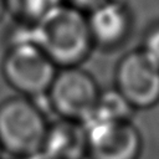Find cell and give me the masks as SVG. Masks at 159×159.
<instances>
[{"instance_id":"cell-1","label":"cell","mask_w":159,"mask_h":159,"mask_svg":"<svg viewBox=\"0 0 159 159\" xmlns=\"http://www.w3.org/2000/svg\"><path fill=\"white\" fill-rule=\"evenodd\" d=\"M32 41L56 66H78L89 53L93 39L83 11L61 4L41 20L31 24Z\"/></svg>"},{"instance_id":"cell-2","label":"cell","mask_w":159,"mask_h":159,"mask_svg":"<svg viewBox=\"0 0 159 159\" xmlns=\"http://www.w3.org/2000/svg\"><path fill=\"white\" fill-rule=\"evenodd\" d=\"M56 73V65L32 41L31 25L16 29L2 61V75L10 87L31 99L46 97Z\"/></svg>"},{"instance_id":"cell-3","label":"cell","mask_w":159,"mask_h":159,"mask_svg":"<svg viewBox=\"0 0 159 159\" xmlns=\"http://www.w3.org/2000/svg\"><path fill=\"white\" fill-rule=\"evenodd\" d=\"M48 123L34 99L20 96L0 103V145L2 152L24 158L42 149Z\"/></svg>"},{"instance_id":"cell-4","label":"cell","mask_w":159,"mask_h":159,"mask_svg":"<svg viewBox=\"0 0 159 159\" xmlns=\"http://www.w3.org/2000/svg\"><path fill=\"white\" fill-rule=\"evenodd\" d=\"M99 92L94 78L73 66L57 71L46 97L58 118L84 123L94 109Z\"/></svg>"},{"instance_id":"cell-5","label":"cell","mask_w":159,"mask_h":159,"mask_svg":"<svg viewBox=\"0 0 159 159\" xmlns=\"http://www.w3.org/2000/svg\"><path fill=\"white\" fill-rule=\"evenodd\" d=\"M87 130L88 159H138L143 140L130 120L83 123Z\"/></svg>"},{"instance_id":"cell-6","label":"cell","mask_w":159,"mask_h":159,"mask_svg":"<svg viewBox=\"0 0 159 159\" xmlns=\"http://www.w3.org/2000/svg\"><path fill=\"white\" fill-rule=\"evenodd\" d=\"M116 88L134 109H147L159 102V68L142 51L127 53L116 71Z\"/></svg>"},{"instance_id":"cell-7","label":"cell","mask_w":159,"mask_h":159,"mask_svg":"<svg viewBox=\"0 0 159 159\" xmlns=\"http://www.w3.org/2000/svg\"><path fill=\"white\" fill-rule=\"evenodd\" d=\"M88 27L94 43L113 47L120 43L130 27L127 6L118 0H106L89 11Z\"/></svg>"},{"instance_id":"cell-8","label":"cell","mask_w":159,"mask_h":159,"mask_svg":"<svg viewBox=\"0 0 159 159\" xmlns=\"http://www.w3.org/2000/svg\"><path fill=\"white\" fill-rule=\"evenodd\" d=\"M42 150L55 159H86L88 140L84 124L66 118L48 123Z\"/></svg>"},{"instance_id":"cell-9","label":"cell","mask_w":159,"mask_h":159,"mask_svg":"<svg viewBox=\"0 0 159 159\" xmlns=\"http://www.w3.org/2000/svg\"><path fill=\"white\" fill-rule=\"evenodd\" d=\"M134 108L130 103L120 94L117 88L101 91L94 109L91 117L84 122L89 120H106V122H122L130 120Z\"/></svg>"},{"instance_id":"cell-10","label":"cell","mask_w":159,"mask_h":159,"mask_svg":"<svg viewBox=\"0 0 159 159\" xmlns=\"http://www.w3.org/2000/svg\"><path fill=\"white\" fill-rule=\"evenodd\" d=\"M61 4L62 0H7V7H12L29 24L37 22Z\"/></svg>"},{"instance_id":"cell-11","label":"cell","mask_w":159,"mask_h":159,"mask_svg":"<svg viewBox=\"0 0 159 159\" xmlns=\"http://www.w3.org/2000/svg\"><path fill=\"white\" fill-rule=\"evenodd\" d=\"M140 51L155 67L159 68V26L153 27L147 34Z\"/></svg>"},{"instance_id":"cell-12","label":"cell","mask_w":159,"mask_h":159,"mask_svg":"<svg viewBox=\"0 0 159 159\" xmlns=\"http://www.w3.org/2000/svg\"><path fill=\"white\" fill-rule=\"evenodd\" d=\"M70 5L82 10V11H91L96 6L101 5L106 0H67Z\"/></svg>"},{"instance_id":"cell-13","label":"cell","mask_w":159,"mask_h":159,"mask_svg":"<svg viewBox=\"0 0 159 159\" xmlns=\"http://www.w3.org/2000/svg\"><path fill=\"white\" fill-rule=\"evenodd\" d=\"M20 159H55L53 157H51L48 153H46L45 150H37L35 153H31L24 158H20Z\"/></svg>"},{"instance_id":"cell-14","label":"cell","mask_w":159,"mask_h":159,"mask_svg":"<svg viewBox=\"0 0 159 159\" xmlns=\"http://www.w3.org/2000/svg\"><path fill=\"white\" fill-rule=\"evenodd\" d=\"M6 9H7V0H0V20L2 19Z\"/></svg>"},{"instance_id":"cell-15","label":"cell","mask_w":159,"mask_h":159,"mask_svg":"<svg viewBox=\"0 0 159 159\" xmlns=\"http://www.w3.org/2000/svg\"><path fill=\"white\" fill-rule=\"evenodd\" d=\"M1 153H2V148H1V145H0V159H1Z\"/></svg>"}]
</instances>
